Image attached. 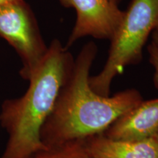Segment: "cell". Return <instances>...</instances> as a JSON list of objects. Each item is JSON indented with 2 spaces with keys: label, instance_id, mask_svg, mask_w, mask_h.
<instances>
[{
  "label": "cell",
  "instance_id": "obj_1",
  "mask_svg": "<svg viewBox=\"0 0 158 158\" xmlns=\"http://www.w3.org/2000/svg\"><path fill=\"white\" fill-rule=\"evenodd\" d=\"M97 54L95 43L89 42L75 59L72 70L41 130V141L46 148L85 141L103 134L120 116L143 100L135 89L112 96L96 93L91 88L89 78Z\"/></svg>",
  "mask_w": 158,
  "mask_h": 158
},
{
  "label": "cell",
  "instance_id": "obj_2",
  "mask_svg": "<svg viewBox=\"0 0 158 158\" xmlns=\"http://www.w3.org/2000/svg\"><path fill=\"white\" fill-rule=\"evenodd\" d=\"M74 60L68 48L54 40L29 76L24 94L3 102L0 124L8 139L1 158H31L48 149L41 141V130L72 70Z\"/></svg>",
  "mask_w": 158,
  "mask_h": 158
},
{
  "label": "cell",
  "instance_id": "obj_3",
  "mask_svg": "<svg viewBox=\"0 0 158 158\" xmlns=\"http://www.w3.org/2000/svg\"><path fill=\"white\" fill-rule=\"evenodd\" d=\"M158 28V0H132L122 21L110 40L103 68L90 76L89 85L96 93L109 96L114 79L143 58V49L149 35Z\"/></svg>",
  "mask_w": 158,
  "mask_h": 158
},
{
  "label": "cell",
  "instance_id": "obj_4",
  "mask_svg": "<svg viewBox=\"0 0 158 158\" xmlns=\"http://www.w3.org/2000/svg\"><path fill=\"white\" fill-rule=\"evenodd\" d=\"M0 36L19 54L23 64L21 75L28 80L48 47L41 37L34 15L23 0L0 7Z\"/></svg>",
  "mask_w": 158,
  "mask_h": 158
},
{
  "label": "cell",
  "instance_id": "obj_5",
  "mask_svg": "<svg viewBox=\"0 0 158 158\" xmlns=\"http://www.w3.org/2000/svg\"><path fill=\"white\" fill-rule=\"evenodd\" d=\"M73 8L76 20L66 48L86 37L110 40L121 23L124 11L110 0H59Z\"/></svg>",
  "mask_w": 158,
  "mask_h": 158
},
{
  "label": "cell",
  "instance_id": "obj_6",
  "mask_svg": "<svg viewBox=\"0 0 158 158\" xmlns=\"http://www.w3.org/2000/svg\"><path fill=\"white\" fill-rule=\"evenodd\" d=\"M158 133V98L142 100L120 116L103 135L123 141H141Z\"/></svg>",
  "mask_w": 158,
  "mask_h": 158
},
{
  "label": "cell",
  "instance_id": "obj_7",
  "mask_svg": "<svg viewBox=\"0 0 158 158\" xmlns=\"http://www.w3.org/2000/svg\"><path fill=\"white\" fill-rule=\"evenodd\" d=\"M84 143L92 158H158L157 135L141 141H123L100 134Z\"/></svg>",
  "mask_w": 158,
  "mask_h": 158
},
{
  "label": "cell",
  "instance_id": "obj_8",
  "mask_svg": "<svg viewBox=\"0 0 158 158\" xmlns=\"http://www.w3.org/2000/svg\"><path fill=\"white\" fill-rule=\"evenodd\" d=\"M31 158H92L84 141H76L48 148Z\"/></svg>",
  "mask_w": 158,
  "mask_h": 158
},
{
  "label": "cell",
  "instance_id": "obj_9",
  "mask_svg": "<svg viewBox=\"0 0 158 158\" xmlns=\"http://www.w3.org/2000/svg\"><path fill=\"white\" fill-rule=\"evenodd\" d=\"M149 61L154 69L153 83L158 90V46L150 43L147 47Z\"/></svg>",
  "mask_w": 158,
  "mask_h": 158
},
{
  "label": "cell",
  "instance_id": "obj_10",
  "mask_svg": "<svg viewBox=\"0 0 158 158\" xmlns=\"http://www.w3.org/2000/svg\"><path fill=\"white\" fill-rule=\"evenodd\" d=\"M152 35V36L151 43L158 46V28L156 29Z\"/></svg>",
  "mask_w": 158,
  "mask_h": 158
},
{
  "label": "cell",
  "instance_id": "obj_11",
  "mask_svg": "<svg viewBox=\"0 0 158 158\" xmlns=\"http://www.w3.org/2000/svg\"><path fill=\"white\" fill-rule=\"evenodd\" d=\"M21 1H23V0H0V7L6 5H9V4L19 2Z\"/></svg>",
  "mask_w": 158,
  "mask_h": 158
},
{
  "label": "cell",
  "instance_id": "obj_12",
  "mask_svg": "<svg viewBox=\"0 0 158 158\" xmlns=\"http://www.w3.org/2000/svg\"><path fill=\"white\" fill-rule=\"evenodd\" d=\"M110 1L112 3H114V5L118 6V5H119V3H120V2H121L122 0H110Z\"/></svg>",
  "mask_w": 158,
  "mask_h": 158
},
{
  "label": "cell",
  "instance_id": "obj_13",
  "mask_svg": "<svg viewBox=\"0 0 158 158\" xmlns=\"http://www.w3.org/2000/svg\"><path fill=\"white\" fill-rule=\"evenodd\" d=\"M157 143H158V133L157 134Z\"/></svg>",
  "mask_w": 158,
  "mask_h": 158
}]
</instances>
